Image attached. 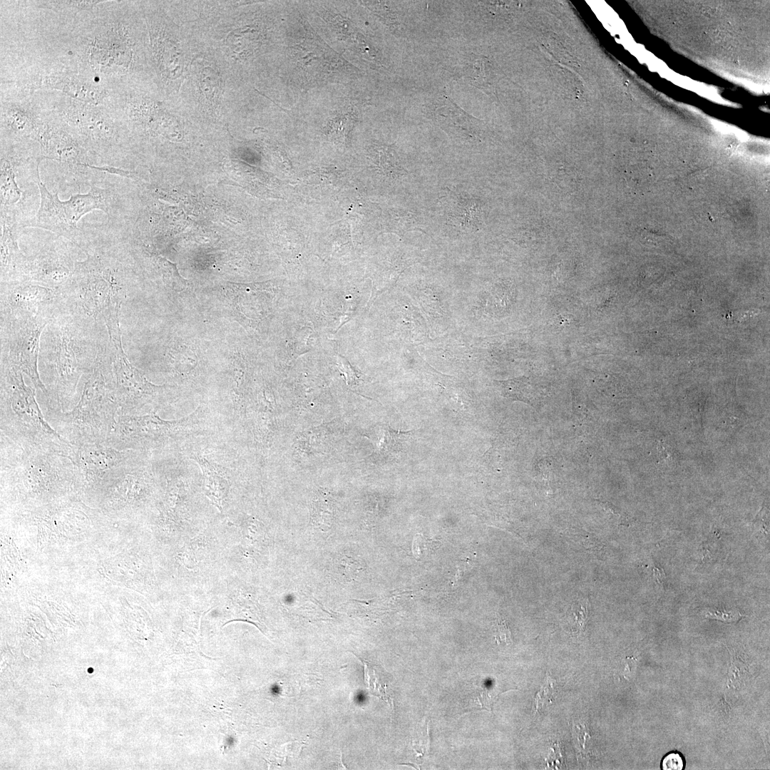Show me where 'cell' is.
Masks as SVG:
<instances>
[{"label":"cell","instance_id":"1","mask_svg":"<svg viewBox=\"0 0 770 770\" xmlns=\"http://www.w3.org/2000/svg\"><path fill=\"white\" fill-rule=\"evenodd\" d=\"M86 317L63 305L46 332L51 350L44 358L43 374L48 399L46 404L63 411L76 404L78 386L104 354L88 334ZM91 319V318H90Z\"/></svg>","mask_w":770,"mask_h":770},{"label":"cell","instance_id":"2","mask_svg":"<svg viewBox=\"0 0 770 770\" xmlns=\"http://www.w3.org/2000/svg\"><path fill=\"white\" fill-rule=\"evenodd\" d=\"M1 486L22 499L73 492L85 486L70 457L56 452L23 448L0 435Z\"/></svg>","mask_w":770,"mask_h":770},{"label":"cell","instance_id":"3","mask_svg":"<svg viewBox=\"0 0 770 770\" xmlns=\"http://www.w3.org/2000/svg\"><path fill=\"white\" fill-rule=\"evenodd\" d=\"M108 354L83 378L81 396L73 409L63 411L46 404V420L72 446L106 443L115 425L119 407Z\"/></svg>","mask_w":770,"mask_h":770},{"label":"cell","instance_id":"4","mask_svg":"<svg viewBox=\"0 0 770 770\" xmlns=\"http://www.w3.org/2000/svg\"><path fill=\"white\" fill-rule=\"evenodd\" d=\"M0 431L23 448L47 450L71 457L73 446L48 422L23 374L1 368Z\"/></svg>","mask_w":770,"mask_h":770},{"label":"cell","instance_id":"5","mask_svg":"<svg viewBox=\"0 0 770 770\" xmlns=\"http://www.w3.org/2000/svg\"><path fill=\"white\" fill-rule=\"evenodd\" d=\"M120 307L103 315L108 334V355L111 361L114 396L122 414L135 415L147 406L157 404L163 386L150 382L145 376L128 360L121 343L119 325Z\"/></svg>","mask_w":770,"mask_h":770},{"label":"cell","instance_id":"6","mask_svg":"<svg viewBox=\"0 0 770 770\" xmlns=\"http://www.w3.org/2000/svg\"><path fill=\"white\" fill-rule=\"evenodd\" d=\"M4 315V314H2ZM52 318L4 315L1 321V368L11 369L26 374L34 388L48 399V393L38 370L41 334Z\"/></svg>","mask_w":770,"mask_h":770},{"label":"cell","instance_id":"7","mask_svg":"<svg viewBox=\"0 0 770 770\" xmlns=\"http://www.w3.org/2000/svg\"><path fill=\"white\" fill-rule=\"evenodd\" d=\"M86 193L78 192L67 200L62 201L57 193L53 200L52 211L55 234L78 245L82 237V230L78 222L87 213L100 210L108 216V223L120 225V206L115 186L109 183L106 177L93 179Z\"/></svg>","mask_w":770,"mask_h":770},{"label":"cell","instance_id":"8","mask_svg":"<svg viewBox=\"0 0 770 770\" xmlns=\"http://www.w3.org/2000/svg\"><path fill=\"white\" fill-rule=\"evenodd\" d=\"M195 412L176 421L163 420L153 412L142 416L118 413L106 444L120 450L155 448L186 426Z\"/></svg>","mask_w":770,"mask_h":770},{"label":"cell","instance_id":"9","mask_svg":"<svg viewBox=\"0 0 770 770\" xmlns=\"http://www.w3.org/2000/svg\"><path fill=\"white\" fill-rule=\"evenodd\" d=\"M69 242L56 235L28 257L27 282L51 288L63 287L71 277L76 262Z\"/></svg>","mask_w":770,"mask_h":770},{"label":"cell","instance_id":"10","mask_svg":"<svg viewBox=\"0 0 770 770\" xmlns=\"http://www.w3.org/2000/svg\"><path fill=\"white\" fill-rule=\"evenodd\" d=\"M1 289L4 315L53 318L63 302L60 288L32 282L1 287Z\"/></svg>","mask_w":770,"mask_h":770},{"label":"cell","instance_id":"11","mask_svg":"<svg viewBox=\"0 0 770 770\" xmlns=\"http://www.w3.org/2000/svg\"><path fill=\"white\" fill-rule=\"evenodd\" d=\"M70 458L83 476L84 487H87L107 472L136 460L137 452L96 443L73 446Z\"/></svg>","mask_w":770,"mask_h":770},{"label":"cell","instance_id":"12","mask_svg":"<svg viewBox=\"0 0 770 770\" xmlns=\"http://www.w3.org/2000/svg\"><path fill=\"white\" fill-rule=\"evenodd\" d=\"M22 229L14 216L1 214V287L27 282L28 257L17 242Z\"/></svg>","mask_w":770,"mask_h":770},{"label":"cell","instance_id":"13","mask_svg":"<svg viewBox=\"0 0 770 770\" xmlns=\"http://www.w3.org/2000/svg\"><path fill=\"white\" fill-rule=\"evenodd\" d=\"M194 459L199 464L204 475L205 494L214 505L221 510L222 502L229 491L230 486L227 480L217 473L215 464L208 461L204 457L197 456Z\"/></svg>","mask_w":770,"mask_h":770},{"label":"cell","instance_id":"14","mask_svg":"<svg viewBox=\"0 0 770 770\" xmlns=\"http://www.w3.org/2000/svg\"><path fill=\"white\" fill-rule=\"evenodd\" d=\"M502 395L512 400L520 401L530 404L535 400V386L525 376L503 381H494Z\"/></svg>","mask_w":770,"mask_h":770},{"label":"cell","instance_id":"15","mask_svg":"<svg viewBox=\"0 0 770 770\" xmlns=\"http://www.w3.org/2000/svg\"><path fill=\"white\" fill-rule=\"evenodd\" d=\"M466 69V76L473 86L488 92L490 90L489 61L483 56L472 60Z\"/></svg>","mask_w":770,"mask_h":770},{"label":"cell","instance_id":"16","mask_svg":"<svg viewBox=\"0 0 770 770\" xmlns=\"http://www.w3.org/2000/svg\"><path fill=\"white\" fill-rule=\"evenodd\" d=\"M587 602L584 600L576 601L568 612L567 627L573 634H579L585 630L588 620Z\"/></svg>","mask_w":770,"mask_h":770},{"label":"cell","instance_id":"17","mask_svg":"<svg viewBox=\"0 0 770 770\" xmlns=\"http://www.w3.org/2000/svg\"><path fill=\"white\" fill-rule=\"evenodd\" d=\"M411 433V431L401 432L395 431L389 428H386L381 445L382 449L388 450V451L401 450L403 448V443L405 442Z\"/></svg>","mask_w":770,"mask_h":770},{"label":"cell","instance_id":"18","mask_svg":"<svg viewBox=\"0 0 770 770\" xmlns=\"http://www.w3.org/2000/svg\"><path fill=\"white\" fill-rule=\"evenodd\" d=\"M332 515V505L329 501H327L324 497H319L312 503V519L317 523H319L323 518L330 523Z\"/></svg>","mask_w":770,"mask_h":770},{"label":"cell","instance_id":"19","mask_svg":"<svg viewBox=\"0 0 770 770\" xmlns=\"http://www.w3.org/2000/svg\"><path fill=\"white\" fill-rule=\"evenodd\" d=\"M495 639L498 644L510 645L513 642L508 623L500 617H497L495 622Z\"/></svg>","mask_w":770,"mask_h":770},{"label":"cell","instance_id":"20","mask_svg":"<svg viewBox=\"0 0 770 770\" xmlns=\"http://www.w3.org/2000/svg\"><path fill=\"white\" fill-rule=\"evenodd\" d=\"M684 764L682 755L679 752L672 751L663 757L661 766L663 770H682Z\"/></svg>","mask_w":770,"mask_h":770},{"label":"cell","instance_id":"21","mask_svg":"<svg viewBox=\"0 0 770 770\" xmlns=\"http://www.w3.org/2000/svg\"><path fill=\"white\" fill-rule=\"evenodd\" d=\"M705 617L711 619L720 620L724 622H737L743 615L738 611L726 612L716 610H709L705 612Z\"/></svg>","mask_w":770,"mask_h":770},{"label":"cell","instance_id":"22","mask_svg":"<svg viewBox=\"0 0 770 770\" xmlns=\"http://www.w3.org/2000/svg\"><path fill=\"white\" fill-rule=\"evenodd\" d=\"M40 182H42V181H41V180H38V183H39ZM38 190H39V189H38ZM39 195H40V194H39ZM39 202H40V201H39ZM38 207H39V206H38ZM35 216H36V215H35ZM34 219H33V220H34ZM32 222H33V220L31 221V227H32Z\"/></svg>","mask_w":770,"mask_h":770}]
</instances>
